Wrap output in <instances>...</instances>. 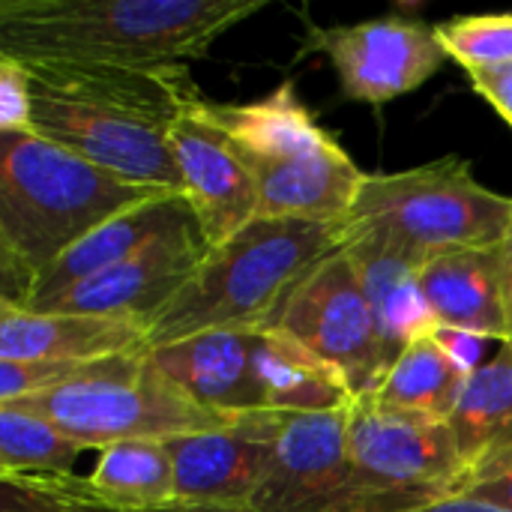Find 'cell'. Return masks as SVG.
<instances>
[{"label":"cell","instance_id":"6da1fadb","mask_svg":"<svg viewBox=\"0 0 512 512\" xmlns=\"http://www.w3.org/2000/svg\"><path fill=\"white\" fill-rule=\"evenodd\" d=\"M267 0H3L0 54L27 66L189 69Z\"/></svg>","mask_w":512,"mask_h":512},{"label":"cell","instance_id":"7a4b0ae2","mask_svg":"<svg viewBox=\"0 0 512 512\" xmlns=\"http://www.w3.org/2000/svg\"><path fill=\"white\" fill-rule=\"evenodd\" d=\"M27 66V63H24ZM30 132L138 186L180 195L171 129L198 96L189 69L33 63Z\"/></svg>","mask_w":512,"mask_h":512},{"label":"cell","instance_id":"3957f363","mask_svg":"<svg viewBox=\"0 0 512 512\" xmlns=\"http://www.w3.org/2000/svg\"><path fill=\"white\" fill-rule=\"evenodd\" d=\"M156 195L171 192L102 171L36 132H0V300L27 306L75 243Z\"/></svg>","mask_w":512,"mask_h":512},{"label":"cell","instance_id":"277c9868","mask_svg":"<svg viewBox=\"0 0 512 512\" xmlns=\"http://www.w3.org/2000/svg\"><path fill=\"white\" fill-rule=\"evenodd\" d=\"M348 240V222L258 216L210 246L183 291L147 330L162 348L210 330H270L300 282Z\"/></svg>","mask_w":512,"mask_h":512},{"label":"cell","instance_id":"5b68a950","mask_svg":"<svg viewBox=\"0 0 512 512\" xmlns=\"http://www.w3.org/2000/svg\"><path fill=\"white\" fill-rule=\"evenodd\" d=\"M204 111L249 168L261 216L348 222L366 171L315 120L294 81L252 102L204 99Z\"/></svg>","mask_w":512,"mask_h":512},{"label":"cell","instance_id":"8992f818","mask_svg":"<svg viewBox=\"0 0 512 512\" xmlns=\"http://www.w3.org/2000/svg\"><path fill=\"white\" fill-rule=\"evenodd\" d=\"M30 411L87 450H105L123 441H174L183 435L231 426L225 417L183 396L153 363L147 348L105 357L78 381L18 402H0Z\"/></svg>","mask_w":512,"mask_h":512},{"label":"cell","instance_id":"52a82bcc","mask_svg":"<svg viewBox=\"0 0 512 512\" xmlns=\"http://www.w3.org/2000/svg\"><path fill=\"white\" fill-rule=\"evenodd\" d=\"M512 198L483 186L468 159L444 156L417 168L366 174L348 228H375L426 255L501 246Z\"/></svg>","mask_w":512,"mask_h":512},{"label":"cell","instance_id":"ba28073f","mask_svg":"<svg viewBox=\"0 0 512 512\" xmlns=\"http://www.w3.org/2000/svg\"><path fill=\"white\" fill-rule=\"evenodd\" d=\"M348 459L354 486L384 512L456 498L465 480L450 423L393 414L369 396L348 408Z\"/></svg>","mask_w":512,"mask_h":512},{"label":"cell","instance_id":"9c48e42d","mask_svg":"<svg viewBox=\"0 0 512 512\" xmlns=\"http://www.w3.org/2000/svg\"><path fill=\"white\" fill-rule=\"evenodd\" d=\"M345 375L354 396H369L387 375V360L345 246L324 258L288 297L273 327Z\"/></svg>","mask_w":512,"mask_h":512},{"label":"cell","instance_id":"30bf717a","mask_svg":"<svg viewBox=\"0 0 512 512\" xmlns=\"http://www.w3.org/2000/svg\"><path fill=\"white\" fill-rule=\"evenodd\" d=\"M348 408L282 414L267 474L246 512H384L354 486Z\"/></svg>","mask_w":512,"mask_h":512},{"label":"cell","instance_id":"8fae6325","mask_svg":"<svg viewBox=\"0 0 512 512\" xmlns=\"http://www.w3.org/2000/svg\"><path fill=\"white\" fill-rule=\"evenodd\" d=\"M309 51L324 54L351 102L387 105L414 93L450 60L438 30L414 18H372L312 27Z\"/></svg>","mask_w":512,"mask_h":512},{"label":"cell","instance_id":"7c38bea8","mask_svg":"<svg viewBox=\"0 0 512 512\" xmlns=\"http://www.w3.org/2000/svg\"><path fill=\"white\" fill-rule=\"evenodd\" d=\"M207 249L210 246L204 243L198 225L189 222V225L141 246L138 252H132L120 264L108 267L105 273H99L45 303H36L30 309L117 318V321H129L147 333L150 324L165 312V306L192 279V273L198 270Z\"/></svg>","mask_w":512,"mask_h":512},{"label":"cell","instance_id":"4fadbf2b","mask_svg":"<svg viewBox=\"0 0 512 512\" xmlns=\"http://www.w3.org/2000/svg\"><path fill=\"white\" fill-rule=\"evenodd\" d=\"M279 423L282 414L255 411L225 429L165 441L174 462V507L246 510L267 474Z\"/></svg>","mask_w":512,"mask_h":512},{"label":"cell","instance_id":"5bb4252c","mask_svg":"<svg viewBox=\"0 0 512 512\" xmlns=\"http://www.w3.org/2000/svg\"><path fill=\"white\" fill-rule=\"evenodd\" d=\"M171 153L186 201L207 246H219L261 216L258 186L195 96L171 129Z\"/></svg>","mask_w":512,"mask_h":512},{"label":"cell","instance_id":"9a60e30c","mask_svg":"<svg viewBox=\"0 0 512 512\" xmlns=\"http://www.w3.org/2000/svg\"><path fill=\"white\" fill-rule=\"evenodd\" d=\"M345 252L360 276L390 369L408 345L438 330V321L420 288L426 252L375 228H348Z\"/></svg>","mask_w":512,"mask_h":512},{"label":"cell","instance_id":"2e32d148","mask_svg":"<svg viewBox=\"0 0 512 512\" xmlns=\"http://www.w3.org/2000/svg\"><path fill=\"white\" fill-rule=\"evenodd\" d=\"M261 330H210L162 348H147L150 363L195 405L243 417L264 408L255 372V339Z\"/></svg>","mask_w":512,"mask_h":512},{"label":"cell","instance_id":"e0dca14e","mask_svg":"<svg viewBox=\"0 0 512 512\" xmlns=\"http://www.w3.org/2000/svg\"><path fill=\"white\" fill-rule=\"evenodd\" d=\"M144 348L147 333L129 321L0 300V360L6 363H96Z\"/></svg>","mask_w":512,"mask_h":512},{"label":"cell","instance_id":"ac0fdd59","mask_svg":"<svg viewBox=\"0 0 512 512\" xmlns=\"http://www.w3.org/2000/svg\"><path fill=\"white\" fill-rule=\"evenodd\" d=\"M420 288L438 327L468 330L501 345L507 342L498 246L426 255Z\"/></svg>","mask_w":512,"mask_h":512},{"label":"cell","instance_id":"d6986e66","mask_svg":"<svg viewBox=\"0 0 512 512\" xmlns=\"http://www.w3.org/2000/svg\"><path fill=\"white\" fill-rule=\"evenodd\" d=\"M189 222H195V219L180 195H156L126 213L108 219L105 225H99L93 234H87L81 243H75L57 264H51L39 276V282L33 288V300L27 306L45 303V300L105 273L108 267L120 264L132 252H138L141 246H147L156 237L171 234Z\"/></svg>","mask_w":512,"mask_h":512},{"label":"cell","instance_id":"ffe728a7","mask_svg":"<svg viewBox=\"0 0 512 512\" xmlns=\"http://www.w3.org/2000/svg\"><path fill=\"white\" fill-rule=\"evenodd\" d=\"M450 432L465 468L456 498L512 462V345L480 366L450 417Z\"/></svg>","mask_w":512,"mask_h":512},{"label":"cell","instance_id":"44dd1931","mask_svg":"<svg viewBox=\"0 0 512 512\" xmlns=\"http://www.w3.org/2000/svg\"><path fill=\"white\" fill-rule=\"evenodd\" d=\"M255 372L264 408L273 414H327L342 411L357 399L339 369L279 330L258 333Z\"/></svg>","mask_w":512,"mask_h":512},{"label":"cell","instance_id":"7402d4cb","mask_svg":"<svg viewBox=\"0 0 512 512\" xmlns=\"http://www.w3.org/2000/svg\"><path fill=\"white\" fill-rule=\"evenodd\" d=\"M468 378L471 375L432 336H426L402 351L369 399L393 414L450 423Z\"/></svg>","mask_w":512,"mask_h":512},{"label":"cell","instance_id":"603a6c76","mask_svg":"<svg viewBox=\"0 0 512 512\" xmlns=\"http://www.w3.org/2000/svg\"><path fill=\"white\" fill-rule=\"evenodd\" d=\"M90 486L123 512L174 507V462L165 441H123L99 450Z\"/></svg>","mask_w":512,"mask_h":512},{"label":"cell","instance_id":"cb8c5ba5","mask_svg":"<svg viewBox=\"0 0 512 512\" xmlns=\"http://www.w3.org/2000/svg\"><path fill=\"white\" fill-rule=\"evenodd\" d=\"M84 450L48 420L0 405V474H72Z\"/></svg>","mask_w":512,"mask_h":512},{"label":"cell","instance_id":"d4e9b609","mask_svg":"<svg viewBox=\"0 0 512 512\" xmlns=\"http://www.w3.org/2000/svg\"><path fill=\"white\" fill-rule=\"evenodd\" d=\"M0 512H123L75 474H0Z\"/></svg>","mask_w":512,"mask_h":512},{"label":"cell","instance_id":"484cf974","mask_svg":"<svg viewBox=\"0 0 512 512\" xmlns=\"http://www.w3.org/2000/svg\"><path fill=\"white\" fill-rule=\"evenodd\" d=\"M435 30L447 57L465 72L512 63V12L456 15L435 24Z\"/></svg>","mask_w":512,"mask_h":512},{"label":"cell","instance_id":"4316f807","mask_svg":"<svg viewBox=\"0 0 512 512\" xmlns=\"http://www.w3.org/2000/svg\"><path fill=\"white\" fill-rule=\"evenodd\" d=\"M33 117V78L30 69L0 54V132H30Z\"/></svg>","mask_w":512,"mask_h":512},{"label":"cell","instance_id":"83f0119b","mask_svg":"<svg viewBox=\"0 0 512 512\" xmlns=\"http://www.w3.org/2000/svg\"><path fill=\"white\" fill-rule=\"evenodd\" d=\"M432 339L468 372V375H474L480 366H486L489 360H486V345L492 342V339H483V336H477V333H468V330H456V327H438L435 333H432Z\"/></svg>","mask_w":512,"mask_h":512},{"label":"cell","instance_id":"f1b7e54d","mask_svg":"<svg viewBox=\"0 0 512 512\" xmlns=\"http://www.w3.org/2000/svg\"><path fill=\"white\" fill-rule=\"evenodd\" d=\"M468 78H471V87L504 117V123L512 129V63L468 72Z\"/></svg>","mask_w":512,"mask_h":512},{"label":"cell","instance_id":"f546056e","mask_svg":"<svg viewBox=\"0 0 512 512\" xmlns=\"http://www.w3.org/2000/svg\"><path fill=\"white\" fill-rule=\"evenodd\" d=\"M459 498L486 501V504H495V507H501V510L512 512V462H507L504 468H498L495 474H489L486 480L468 486Z\"/></svg>","mask_w":512,"mask_h":512},{"label":"cell","instance_id":"4dcf8cb0","mask_svg":"<svg viewBox=\"0 0 512 512\" xmlns=\"http://www.w3.org/2000/svg\"><path fill=\"white\" fill-rule=\"evenodd\" d=\"M162 512H246V510H186V507H171V510ZM399 512H510L495 507V504H486V501H474V498H441V501H432V504H420V507H411V510Z\"/></svg>","mask_w":512,"mask_h":512},{"label":"cell","instance_id":"1f68e13d","mask_svg":"<svg viewBox=\"0 0 512 512\" xmlns=\"http://www.w3.org/2000/svg\"><path fill=\"white\" fill-rule=\"evenodd\" d=\"M498 258H501V297H504V318H507V342L504 345H512V225L498 246Z\"/></svg>","mask_w":512,"mask_h":512}]
</instances>
